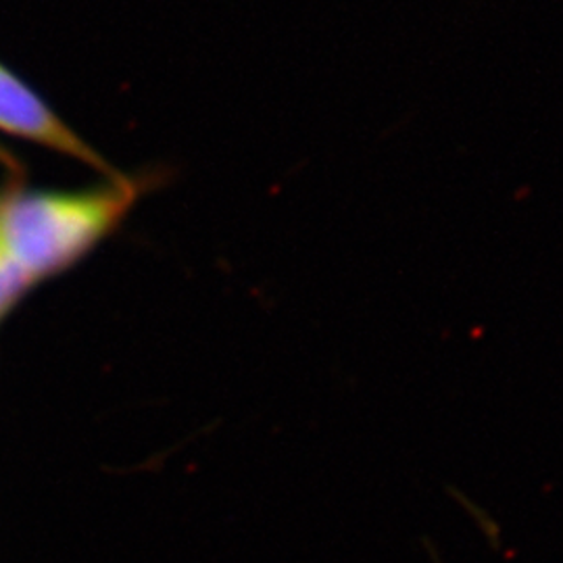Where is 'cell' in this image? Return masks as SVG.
<instances>
[{
    "instance_id": "obj_3",
    "label": "cell",
    "mask_w": 563,
    "mask_h": 563,
    "mask_svg": "<svg viewBox=\"0 0 563 563\" xmlns=\"http://www.w3.org/2000/svg\"><path fill=\"white\" fill-rule=\"evenodd\" d=\"M34 284L30 274L9 257L0 246V318L20 301L21 295Z\"/></svg>"
},
{
    "instance_id": "obj_2",
    "label": "cell",
    "mask_w": 563,
    "mask_h": 563,
    "mask_svg": "<svg viewBox=\"0 0 563 563\" xmlns=\"http://www.w3.org/2000/svg\"><path fill=\"white\" fill-rule=\"evenodd\" d=\"M0 130L76 157L101 172H111V167L4 65H0Z\"/></svg>"
},
{
    "instance_id": "obj_1",
    "label": "cell",
    "mask_w": 563,
    "mask_h": 563,
    "mask_svg": "<svg viewBox=\"0 0 563 563\" xmlns=\"http://www.w3.org/2000/svg\"><path fill=\"white\" fill-rule=\"evenodd\" d=\"M134 201L128 181L92 192L0 197V246L36 282L80 260Z\"/></svg>"
}]
</instances>
